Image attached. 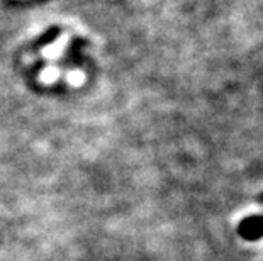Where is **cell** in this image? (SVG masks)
I'll use <instances>...</instances> for the list:
<instances>
[{"instance_id": "6da1fadb", "label": "cell", "mask_w": 263, "mask_h": 261, "mask_svg": "<svg viewBox=\"0 0 263 261\" xmlns=\"http://www.w3.org/2000/svg\"><path fill=\"white\" fill-rule=\"evenodd\" d=\"M258 200H260V202H261V204H263V193H261V195H260V197H258Z\"/></svg>"}]
</instances>
